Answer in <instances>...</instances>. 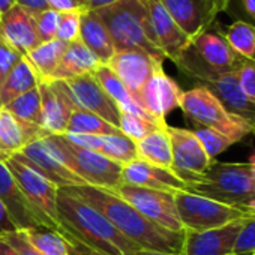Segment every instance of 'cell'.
Returning a JSON list of instances; mask_svg holds the SVG:
<instances>
[{"mask_svg":"<svg viewBox=\"0 0 255 255\" xmlns=\"http://www.w3.org/2000/svg\"><path fill=\"white\" fill-rule=\"evenodd\" d=\"M167 132L173 155L171 171L186 185L198 182L213 161L207 156L201 143L191 129L168 125Z\"/></svg>","mask_w":255,"mask_h":255,"instance_id":"cell-11","label":"cell"},{"mask_svg":"<svg viewBox=\"0 0 255 255\" xmlns=\"http://www.w3.org/2000/svg\"><path fill=\"white\" fill-rule=\"evenodd\" d=\"M150 27L158 48L164 53L165 59L177 62L183 51L191 45V39L182 32L170 12L161 3V0H146Z\"/></svg>","mask_w":255,"mask_h":255,"instance_id":"cell-19","label":"cell"},{"mask_svg":"<svg viewBox=\"0 0 255 255\" xmlns=\"http://www.w3.org/2000/svg\"><path fill=\"white\" fill-rule=\"evenodd\" d=\"M180 108L189 123L215 129L228 137L233 143H239L248 135H255V129L246 120L227 111L225 107L201 86L183 92Z\"/></svg>","mask_w":255,"mask_h":255,"instance_id":"cell-7","label":"cell"},{"mask_svg":"<svg viewBox=\"0 0 255 255\" xmlns=\"http://www.w3.org/2000/svg\"><path fill=\"white\" fill-rule=\"evenodd\" d=\"M132 255H173V254H167V252H161V251H150V249H140Z\"/></svg>","mask_w":255,"mask_h":255,"instance_id":"cell-52","label":"cell"},{"mask_svg":"<svg viewBox=\"0 0 255 255\" xmlns=\"http://www.w3.org/2000/svg\"><path fill=\"white\" fill-rule=\"evenodd\" d=\"M240 3L245 9V12L254 20L255 23V0H240Z\"/></svg>","mask_w":255,"mask_h":255,"instance_id":"cell-50","label":"cell"},{"mask_svg":"<svg viewBox=\"0 0 255 255\" xmlns=\"http://www.w3.org/2000/svg\"><path fill=\"white\" fill-rule=\"evenodd\" d=\"M99 210L126 239L143 249L180 255L185 231H171L146 219L116 192L83 185L65 188Z\"/></svg>","mask_w":255,"mask_h":255,"instance_id":"cell-1","label":"cell"},{"mask_svg":"<svg viewBox=\"0 0 255 255\" xmlns=\"http://www.w3.org/2000/svg\"><path fill=\"white\" fill-rule=\"evenodd\" d=\"M42 128L51 135H66L72 113L77 110L62 81H41Z\"/></svg>","mask_w":255,"mask_h":255,"instance_id":"cell-18","label":"cell"},{"mask_svg":"<svg viewBox=\"0 0 255 255\" xmlns=\"http://www.w3.org/2000/svg\"><path fill=\"white\" fill-rule=\"evenodd\" d=\"M5 164L15 177L29 204L38 215L42 227L60 231L57 219V197L60 188L44 179L30 167L18 162L12 156L8 161H5Z\"/></svg>","mask_w":255,"mask_h":255,"instance_id":"cell-9","label":"cell"},{"mask_svg":"<svg viewBox=\"0 0 255 255\" xmlns=\"http://www.w3.org/2000/svg\"><path fill=\"white\" fill-rule=\"evenodd\" d=\"M161 60H156L150 54L141 50H125L116 51L107 66L120 78V81L131 92L138 102V95L150 77L158 68H162Z\"/></svg>","mask_w":255,"mask_h":255,"instance_id":"cell-14","label":"cell"},{"mask_svg":"<svg viewBox=\"0 0 255 255\" xmlns=\"http://www.w3.org/2000/svg\"><path fill=\"white\" fill-rule=\"evenodd\" d=\"M83 12H62L59 17V27L56 39L69 44L80 39V20Z\"/></svg>","mask_w":255,"mask_h":255,"instance_id":"cell-39","label":"cell"},{"mask_svg":"<svg viewBox=\"0 0 255 255\" xmlns=\"http://www.w3.org/2000/svg\"><path fill=\"white\" fill-rule=\"evenodd\" d=\"M137 153L140 159L149 164L171 170L173 155H171V143H170L167 128L165 129L155 131L146 138H143L141 141H138Z\"/></svg>","mask_w":255,"mask_h":255,"instance_id":"cell-31","label":"cell"},{"mask_svg":"<svg viewBox=\"0 0 255 255\" xmlns=\"http://www.w3.org/2000/svg\"><path fill=\"white\" fill-rule=\"evenodd\" d=\"M255 252V213L249 215L239 233L234 255H252Z\"/></svg>","mask_w":255,"mask_h":255,"instance_id":"cell-40","label":"cell"},{"mask_svg":"<svg viewBox=\"0 0 255 255\" xmlns=\"http://www.w3.org/2000/svg\"><path fill=\"white\" fill-rule=\"evenodd\" d=\"M252 255H255V252H254V254H252Z\"/></svg>","mask_w":255,"mask_h":255,"instance_id":"cell-56","label":"cell"},{"mask_svg":"<svg viewBox=\"0 0 255 255\" xmlns=\"http://www.w3.org/2000/svg\"><path fill=\"white\" fill-rule=\"evenodd\" d=\"M66 138L83 149L101 153L111 161L126 165L138 158L137 153V143L125 137L123 134H113V135H74L66 134Z\"/></svg>","mask_w":255,"mask_h":255,"instance_id":"cell-24","label":"cell"},{"mask_svg":"<svg viewBox=\"0 0 255 255\" xmlns=\"http://www.w3.org/2000/svg\"><path fill=\"white\" fill-rule=\"evenodd\" d=\"M186 191L255 213V183L251 162H218L215 159L201 179L188 185Z\"/></svg>","mask_w":255,"mask_h":255,"instance_id":"cell-4","label":"cell"},{"mask_svg":"<svg viewBox=\"0 0 255 255\" xmlns=\"http://www.w3.org/2000/svg\"><path fill=\"white\" fill-rule=\"evenodd\" d=\"M80 2H81V3H83L84 6H86V0H80ZM86 8H87V6H86Z\"/></svg>","mask_w":255,"mask_h":255,"instance_id":"cell-55","label":"cell"},{"mask_svg":"<svg viewBox=\"0 0 255 255\" xmlns=\"http://www.w3.org/2000/svg\"><path fill=\"white\" fill-rule=\"evenodd\" d=\"M41 83L39 77L30 66V63L23 57L14 69L6 77L5 83L0 87V108L6 107L20 95L38 87Z\"/></svg>","mask_w":255,"mask_h":255,"instance_id":"cell-28","label":"cell"},{"mask_svg":"<svg viewBox=\"0 0 255 255\" xmlns=\"http://www.w3.org/2000/svg\"><path fill=\"white\" fill-rule=\"evenodd\" d=\"M42 141L51 150V153L86 185L116 192L123 183V165L111 161L110 158L72 144L66 135L50 134L44 137Z\"/></svg>","mask_w":255,"mask_h":255,"instance_id":"cell-6","label":"cell"},{"mask_svg":"<svg viewBox=\"0 0 255 255\" xmlns=\"http://www.w3.org/2000/svg\"><path fill=\"white\" fill-rule=\"evenodd\" d=\"M122 182L132 186L165 191L173 194L186 191L188 188V185L183 180H180L171 170L149 164L140 158L123 165Z\"/></svg>","mask_w":255,"mask_h":255,"instance_id":"cell-21","label":"cell"},{"mask_svg":"<svg viewBox=\"0 0 255 255\" xmlns=\"http://www.w3.org/2000/svg\"><path fill=\"white\" fill-rule=\"evenodd\" d=\"M246 218L206 231L185 230L180 255H231Z\"/></svg>","mask_w":255,"mask_h":255,"instance_id":"cell-17","label":"cell"},{"mask_svg":"<svg viewBox=\"0 0 255 255\" xmlns=\"http://www.w3.org/2000/svg\"><path fill=\"white\" fill-rule=\"evenodd\" d=\"M0 201L8 210L17 230H30L42 227L38 215L29 204L15 177L5 162L0 161Z\"/></svg>","mask_w":255,"mask_h":255,"instance_id":"cell-22","label":"cell"},{"mask_svg":"<svg viewBox=\"0 0 255 255\" xmlns=\"http://www.w3.org/2000/svg\"><path fill=\"white\" fill-rule=\"evenodd\" d=\"M9 158H11V155H9V153H6V152L3 150V147L0 146V161L5 162V161H8Z\"/></svg>","mask_w":255,"mask_h":255,"instance_id":"cell-53","label":"cell"},{"mask_svg":"<svg viewBox=\"0 0 255 255\" xmlns=\"http://www.w3.org/2000/svg\"><path fill=\"white\" fill-rule=\"evenodd\" d=\"M99 65L101 63L89 48L80 39H75L66 45L59 65L48 81H66L80 75L92 74Z\"/></svg>","mask_w":255,"mask_h":255,"instance_id":"cell-27","label":"cell"},{"mask_svg":"<svg viewBox=\"0 0 255 255\" xmlns=\"http://www.w3.org/2000/svg\"><path fill=\"white\" fill-rule=\"evenodd\" d=\"M251 165H252V171H254V183H255V152L252 153L251 159H249ZM254 212H255V203H254Z\"/></svg>","mask_w":255,"mask_h":255,"instance_id":"cell-54","label":"cell"},{"mask_svg":"<svg viewBox=\"0 0 255 255\" xmlns=\"http://www.w3.org/2000/svg\"><path fill=\"white\" fill-rule=\"evenodd\" d=\"M174 201L179 219L186 231L213 230L252 215L248 210L191 194L188 191L176 192Z\"/></svg>","mask_w":255,"mask_h":255,"instance_id":"cell-8","label":"cell"},{"mask_svg":"<svg viewBox=\"0 0 255 255\" xmlns=\"http://www.w3.org/2000/svg\"><path fill=\"white\" fill-rule=\"evenodd\" d=\"M222 33L230 47L243 59L255 62V24L243 20H236Z\"/></svg>","mask_w":255,"mask_h":255,"instance_id":"cell-34","label":"cell"},{"mask_svg":"<svg viewBox=\"0 0 255 255\" xmlns=\"http://www.w3.org/2000/svg\"><path fill=\"white\" fill-rule=\"evenodd\" d=\"M93 12L107 27L116 51L141 50L156 60H165L153 39L146 0H120Z\"/></svg>","mask_w":255,"mask_h":255,"instance_id":"cell-3","label":"cell"},{"mask_svg":"<svg viewBox=\"0 0 255 255\" xmlns=\"http://www.w3.org/2000/svg\"><path fill=\"white\" fill-rule=\"evenodd\" d=\"M15 5V0H0V18Z\"/></svg>","mask_w":255,"mask_h":255,"instance_id":"cell-51","label":"cell"},{"mask_svg":"<svg viewBox=\"0 0 255 255\" xmlns=\"http://www.w3.org/2000/svg\"><path fill=\"white\" fill-rule=\"evenodd\" d=\"M20 231H23L24 237L41 255H69L66 242L60 231L47 227H38L30 230H20Z\"/></svg>","mask_w":255,"mask_h":255,"instance_id":"cell-35","label":"cell"},{"mask_svg":"<svg viewBox=\"0 0 255 255\" xmlns=\"http://www.w3.org/2000/svg\"><path fill=\"white\" fill-rule=\"evenodd\" d=\"M231 255H234V254H231Z\"/></svg>","mask_w":255,"mask_h":255,"instance_id":"cell-57","label":"cell"},{"mask_svg":"<svg viewBox=\"0 0 255 255\" xmlns=\"http://www.w3.org/2000/svg\"><path fill=\"white\" fill-rule=\"evenodd\" d=\"M236 77L243 95L255 105V62L245 60L236 71Z\"/></svg>","mask_w":255,"mask_h":255,"instance_id":"cell-41","label":"cell"},{"mask_svg":"<svg viewBox=\"0 0 255 255\" xmlns=\"http://www.w3.org/2000/svg\"><path fill=\"white\" fill-rule=\"evenodd\" d=\"M15 5H18L20 8L26 9L32 15L39 14V12L48 9L47 0H15Z\"/></svg>","mask_w":255,"mask_h":255,"instance_id":"cell-46","label":"cell"},{"mask_svg":"<svg viewBox=\"0 0 255 255\" xmlns=\"http://www.w3.org/2000/svg\"><path fill=\"white\" fill-rule=\"evenodd\" d=\"M116 2H120V0H86V6H87V11H96L99 8L113 5Z\"/></svg>","mask_w":255,"mask_h":255,"instance_id":"cell-49","label":"cell"},{"mask_svg":"<svg viewBox=\"0 0 255 255\" xmlns=\"http://www.w3.org/2000/svg\"><path fill=\"white\" fill-rule=\"evenodd\" d=\"M3 108L8 110L15 117H18L20 120L42 126V104L38 87L20 95Z\"/></svg>","mask_w":255,"mask_h":255,"instance_id":"cell-36","label":"cell"},{"mask_svg":"<svg viewBox=\"0 0 255 255\" xmlns=\"http://www.w3.org/2000/svg\"><path fill=\"white\" fill-rule=\"evenodd\" d=\"M6 240L21 254V255H41L32 245L30 242L24 237L23 231H14L11 234H5Z\"/></svg>","mask_w":255,"mask_h":255,"instance_id":"cell-44","label":"cell"},{"mask_svg":"<svg viewBox=\"0 0 255 255\" xmlns=\"http://www.w3.org/2000/svg\"><path fill=\"white\" fill-rule=\"evenodd\" d=\"M18 162L30 167L33 171L41 174L48 182L54 183L57 188H71V186H83L86 185L77 174L68 170L45 146L41 140L30 143L21 152L12 155Z\"/></svg>","mask_w":255,"mask_h":255,"instance_id":"cell-15","label":"cell"},{"mask_svg":"<svg viewBox=\"0 0 255 255\" xmlns=\"http://www.w3.org/2000/svg\"><path fill=\"white\" fill-rule=\"evenodd\" d=\"M161 3L192 42L216 23L230 0H161Z\"/></svg>","mask_w":255,"mask_h":255,"instance_id":"cell-12","label":"cell"},{"mask_svg":"<svg viewBox=\"0 0 255 255\" xmlns=\"http://www.w3.org/2000/svg\"><path fill=\"white\" fill-rule=\"evenodd\" d=\"M21 59L23 56L17 50H14L11 45L0 39V87H2L9 72Z\"/></svg>","mask_w":255,"mask_h":255,"instance_id":"cell-42","label":"cell"},{"mask_svg":"<svg viewBox=\"0 0 255 255\" xmlns=\"http://www.w3.org/2000/svg\"><path fill=\"white\" fill-rule=\"evenodd\" d=\"M65 42L59 39H53L48 42H41L36 48L29 51L24 59L30 63L36 75L39 77L41 81H48L56 71L65 50H66Z\"/></svg>","mask_w":255,"mask_h":255,"instance_id":"cell-29","label":"cell"},{"mask_svg":"<svg viewBox=\"0 0 255 255\" xmlns=\"http://www.w3.org/2000/svg\"><path fill=\"white\" fill-rule=\"evenodd\" d=\"M0 255H21L8 240L5 236H0Z\"/></svg>","mask_w":255,"mask_h":255,"instance_id":"cell-48","label":"cell"},{"mask_svg":"<svg viewBox=\"0 0 255 255\" xmlns=\"http://www.w3.org/2000/svg\"><path fill=\"white\" fill-rule=\"evenodd\" d=\"M47 135L50 134L42 126L20 120L8 110L0 108V146L11 156Z\"/></svg>","mask_w":255,"mask_h":255,"instance_id":"cell-25","label":"cell"},{"mask_svg":"<svg viewBox=\"0 0 255 255\" xmlns=\"http://www.w3.org/2000/svg\"><path fill=\"white\" fill-rule=\"evenodd\" d=\"M168 126L167 122H159L147 113H131V111H120L119 129L120 132L132 140L134 143L141 141L147 135L155 131L165 129Z\"/></svg>","mask_w":255,"mask_h":255,"instance_id":"cell-32","label":"cell"},{"mask_svg":"<svg viewBox=\"0 0 255 255\" xmlns=\"http://www.w3.org/2000/svg\"><path fill=\"white\" fill-rule=\"evenodd\" d=\"M116 194L150 222L171 231H185L177 215L174 194L122 183Z\"/></svg>","mask_w":255,"mask_h":255,"instance_id":"cell-10","label":"cell"},{"mask_svg":"<svg viewBox=\"0 0 255 255\" xmlns=\"http://www.w3.org/2000/svg\"><path fill=\"white\" fill-rule=\"evenodd\" d=\"M48 8L62 14V12H84L87 8L80 0H47Z\"/></svg>","mask_w":255,"mask_h":255,"instance_id":"cell-45","label":"cell"},{"mask_svg":"<svg viewBox=\"0 0 255 255\" xmlns=\"http://www.w3.org/2000/svg\"><path fill=\"white\" fill-rule=\"evenodd\" d=\"M59 17H60V14L50 8L33 15L36 33H38V38L41 42H48V41L56 39L57 27H59Z\"/></svg>","mask_w":255,"mask_h":255,"instance_id":"cell-38","label":"cell"},{"mask_svg":"<svg viewBox=\"0 0 255 255\" xmlns=\"http://www.w3.org/2000/svg\"><path fill=\"white\" fill-rule=\"evenodd\" d=\"M176 66L197 86L207 89L231 114L246 120L255 129V105L243 95L236 72H218L207 66L189 45L176 62Z\"/></svg>","mask_w":255,"mask_h":255,"instance_id":"cell-5","label":"cell"},{"mask_svg":"<svg viewBox=\"0 0 255 255\" xmlns=\"http://www.w3.org/2000/svg\"><path fill=\"white\" fill-rule=\"evenodd\" d=\"M65 242H66V248H68V254L69 255H108L105 252H101L98 249H93L87 245H84L83 242H80L78 239L72 237L71 234H68L66 231L60 230Z\"/></svg>","mask_w":255,"mask_h":255,"instance_id":"cell-43","label":"cell"},{"mask_svg":"<svg viewBox=\"0 0 255 255\" xmlns=\"http://www.w3.org/2000/svg\"><path fill=\"white\" fill-rule=\"evenodd\" d=\"M191 47L207 66L218 72H236L246 60L230 47L218 21L197 36L191 42Z\"/></svg>","mask_w":255,"mask_h":255,"instance_id":"cell-20","label":"cell"},{"mask_svg":"<svg viewBox=\"0 0 255 255\" xmlns=\"http://www.w3.org/2000/svg\"><path fill=\"white\" fill-rule=\"evenodd\" d=\"M183 90L179 84L165 74L164 68H158L146 86L138 95L140 107L159 122H165V117L180 108Z\"/></svg>","mask_w":255,"mask_h":255,"instance_id":"cell-16","label":"cell"},{"mask_svg":"<svg viewBox=\"0 0 255 255\" xmlns=\"http://www.w3.org/2000/svg\"><path fill=\"white\" fill-rule=\"evenodd\" d=\"M195 137L198 138V141L201 143L203 149L206 150L207 156L215 161L218 155H221L222 152H225L230 146H233L234 143L225 137L224 134L210 129V128H204V126H194V129H191Z\"/></svg>","mask_w":255,"mask_h":255,"instance_id":"cell-37","label":"cell"},{"mask_svg":"<svg viewBox=\"0 0 255 255\" xmlns=\"http://www.w3.org/2000/svg\"><path fill=\"white\" fill-rule=\"evenodd\" d=\"M14 231H18L17 227L14 225L8 210L5 209V206L0 201V236H5V234H11Z\"/></svg>","mask_w":255,"mask_h":255,"instance_id":"cell-47","label":"cell"},{"mask_svg":"<svg viewBox=\"0 0 255 255\" xmlns=\"http://www.w3.org/2000/svg\"><path fill=\"white\" fill-rule=\"evenodd\" d=\"M74 135H113V134H122L119 128L108 123L102 117L84 111L81 108H77L69 120L68 132Z\"/></svg>","mask_w":255,"mask_h":255,"instance_id":"cell-33","label":"cell"},{"mask_svg":"<svg viewBox=\"0 0 255 255\" xmlns=\"http://www.w3.org/2000/svg\"><path fill=\"white\" fill-rule=\"evenodd\" d=\"M0 39L17 50L23 57L41 44L33 15L18 5H14L0 18Z\"/></svg>","mask_w":255,"mask_h":255,"instance_id":"cell-23","label":"cell"},{"mask_svg":"<svg viewBox=\"0 0 255 255\" xmlns=\"http://www.w3.org/2000/svg\"><path fill=\"white\" fill-rule=\"evenodd\" d=\"M57 219L60 230L108 255H132L143 249L126 239L99 210L65 188L59 189Z\"/></svg>","mask_w":255,"mask_h":255,"instance_id":"cell-2","label":"cell"},{"mask_svg":"<svg viewBox=\"0 0 255 255\" xmlns=\"http://www.w3.org/2000/svg\"><path fill=\"white\" fill-rule=\"evenodd\" d=\"M77 108L93 113L119 128L120 108L101 87L93 72L62 81Z\"/></svg>","mask_w":255,"mask_h":255,"instance_id":"cell-13","label":"cell"},{"mask_svg":"<svg viewBox=\"0 0 255 255\" xmlns=\"http://www.w3.org/2000/svg\"><path fill=\"white\" fill-rule=\"evenodd\" d=\"M80 41L98 59L101 65H107L116 54L111 36L102 21L93 11H84L80 20Z\"/></svg>","mask_w":255,"mask_h":255,"instance_id":"cell-26","label":"cell"},{"mask_svg":"<svg viewBox=\"0 0 255 255\" xmlns=\"http://www.w3.org/2000/svg\"><path fill=\"white\" fill-rule=\"evenodd\" d=\"M93 75L98 80V83L101 84V87L107 92V95L119 105L120 111L147 113L140 107V104L134 99L131 92L126 89V86L120 81V78L107 65H99L95 69Z\"/></svg>","mask_w":255,"mask_h":255,"instance_id":"cell-30","label":"cell"}]
</instances>
